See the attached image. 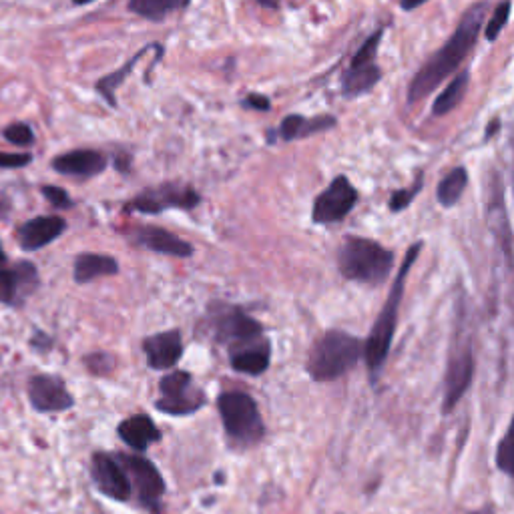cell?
Masks as SVG:
<instances>
[{"instance_id": "cell-7", "label": "cell", "mask_w": 514, "mask_h": 514, "mask_svg": "<svg viewBox=\"0 0 514 514\" xmlns=\"http://www.w3.org/2000/svg\"><path fill=\"white\" fill-rule=\"evenodd\" d=\"M119 464L123 466V470L129 478V484L133 482L139 502L147 510L157 514L161 510V496H163V490H165V484H163V478H161L159 470L143 456L121 454Z\"/></svg>"}, {"instance_id": "cell-19", "label": "cell", "mask_w": 514, "mask_h": 514, "mask_svg": "<svg viewBox=\"0 0 514 514\" xmlns=\"http://www.w3.org/2000/svg\"><path fill=\"white\" fill-rule=\"evenodd\" d=\"M107 167V157L99 151L91 149H79L69 151L65 155H59L53 159V169L61 175H73V177H93L103 173Z\"/></svg>"}, {"instance_id": "cell-3", "label": "cell", "mask_w": 514, "mask_h": 514, "mask_svg": "<svg viewBox=\"0 0 514 514\" xmlns=\"http://www.w3.org/2000/svg\"><path fill=\"white\" fill-rule=\"evenodd\" d=\"M394 266V253L374 239L346 237L338 251V268L346 280L380 286Z\"/></svg>"}, {"instance_id": "cell-38", "label": "cell", "mask_w": 514, "mask_h": 514, "mask_svg": "<svg viewBox=\"0 0 514 514\" xmlns=\"http://www.w3.org/2000/svg\"><path fill=\"white\" fill-rule=\"evenodd\" d=\"M89 3H93V0H73V5H77V7H83V5H89Z\"/></svg>"}, {"instance_id": "cell-6", "label": "cell", "mask_w": 514, "mask_h": 514, "mask_svg": "<svg viewBox=\"0 0 514 514\" xmlns=\"http://www.w3.org/2000/svg\"><path fill=\"white\" fill-rule=\"evenodd\" d=\"M161 398L157 410L171 416H185L197 412L205 404L201 390L193 386V380L187 372H173L159 382Z\"/></svg>"}, {"instance_id": "cell-8", "label": "cell", "mask_w": 514, "mask_h": 514, "mask_svg": "<svg viewBox=\"0 0 514 514\" xmlns=\"http://www.w3.org/2000/svg\"><path fill=\"white\" fill-rule=\"evenodd\" d=\"M356 201H358V191L348 181V177L340 175L328 185V189L324 193L318 195V199L314 203V211H312L314 221L322 223V225L336 223L354 209Z\"/></svg>"}, {"instance_id": "cell-9", "label": "cell", "mask_w": 514, "mask_h": 514, "mask_svg": "<svg viewBox=\"0 0 514 514\" xmlns=\"http://www.w3.org/2000/svg\"><path fill=\"white\" fill-rule=\"evenodd\" d=\"M199 203V195L187 187V185H177V183H165L157 189H147L141 195H137L129 209L131 211H141V213H159L171 207L179 209H191Z\"/></svg>"}, {"instance_id": "cell-23", "label": "cell", "mask_w": 514, "mask_h": 514, "mask_svg": "<svg viewBox=\"0 0 514 514\" xmlns=\"http://www.w3.org/2000/svg\"><path fill=\"white\" fill-rule=\"evenodd\" d=\"M336 127V119L334 117H302V115H290L282 121L280 133L286 141H296V139H304L310 137L314 133H322Z\"/></svg>"}, {"instance_id": "cell-35", "label": "cell", "mask_w": 514, "mask_h": 514, "mask_svg": "<svg viewBox=\"0 0 514 514\" xmlns=\"http://www.w3.org/2000/svg\"><path fill=\"white\" fill-rule=\"evenodd\" d=\"M243 105L249 107V109H257V111H270V99L264 97V95L251 93V95H247V99L243 101Z\"/></svg>"}, {"instance_id": "cell-15", "label": "cell", "mask_w": 514, "mask_h": 514, "mask_svg": "<svg viewBox=\"0 0 514 514\" xmlns=\"http://www.w3.org/2000/svg\"><path fill=\"white\" fill-rule=\"evenodd\" d=\"M215 336L221 342L237 344L243 340H251L262 336V326L257 324L253 318H249L247 314H243L237 308H229L225 306L217 316H215Z\"/></svg>"}, {"instance_id": "cell-4", "label": "cell", "mask_w": 514, "mask_h": 514, "mask_svg": "<svg viewBox=\"0 0 514 514\" xmlns=\"http://www.w3.org/2000/svg\"><path fill=\"white\" fill-rule=\"evenodd\" d=\"M362 354L364 346L356 336L332 330L316 342L308 360V372L318 382H330L354 368Z\"/></svg>"}, {"instance_id": "cell-37", "label": "cell", "mask_w": 514, "mask_h": 514, "mask_svg": "<svg viewBox=\"0 0 514 514\" xmlns=\"http://www.w3.org/2000/svg\"><path fill=\"white\" fill-rule=\"evenodd\" d=\"M5 264H7V255L3 251V245H0V266H5Z\"/></svg>"}, {"instance_id": "cell-28", "label": "cell", "mask_w": 514, "mask_h": 514, "mask_svg": "<svg viewBox=\"0 0 514 514\" xmlns=\"http://www.w3.org/2000/svg\"><path fill=\"white\" fill-rule=\"evenodd\" d=\"M508 17H510V3H508V0H504L502 5L496 7L492 19L488 21V25H486V29H484V37H486L488 43H494V41L498 39V35L502 33V29H504Z\"/></svg>"}, {"instance_id": "cell-26", "label": "cell", "mask_w": 514, "mask_h": 514, "mask_svg": "<svg viewBox=\"0 0 514 514\" xmlns=\"http://www.w3.org/2000/svg\"><path fill=\"white\" fill-rule=\"evenodd\" d=\"M466 183H468V173L464 167H456L452 169L438 185V191H436V197L440 201V205L444 207H452L456 205V201L460 199V195L464 193L466 189Z\"/></svg>"}, {"instance_id": "cell-5", "label": "cell", "mask_w": 514, "mask_h": 514, "mask_svg": "<svg viewBox=\"0 0 514 514\" xmlns=\"http://www.w3.org/2000/svg\"><path fill=\"white\" fill-rule=\"evenodd\" d=\"M219 414L225 432L237 444L251 446L262 440L264 424L251 396L243 392H227L219 396Z\"/></svg>"}, {"instance_id": "cell-25", "label": "cell", "mask_w": 514, "mask_h": 514, "mask_svg": "<svg viewBox=\"0 0 514 514\" xmlns=\"http://www.w3.org/2000/svg\"><path fill=\"white\" fill-rule=\"evenodd\" d=\"M468 83H470V75L468 73H458L450 81V85L436 97L434 107H432V115L434 117H444L450 111H454L460 105V101L464 99Z\"/></svg>"}, {"instance_id": "cell-29", "label": "cell", "mask_w": 514, "mask_h": 514, "mask_svg": "<svg viewBox=\"0 0 514 514\" xmlns=\"http://www.w3.org/2000/svg\"><path fill=\"white\" fill-rule=\"evenodd\" d=\"M422 181H424V175L420 173L418 175V179L414 181V185L410 187V189H398V191H394V195H392V199H390V209L392 211H402V209H406L412 201H414V197L422 191Z\"/></svg>"}, {"instance_id": "cell-18", "label": "cell", "mask_w": 514, "mask_h": 514, "mask_svg": "<svg viewBox=\"0 0 514 514\" xmlns=\"http://www.w3.org/2000/svg\"><path fill=\"white\" fill-rule=\"evenodd\" d=\"M143 352H145L147 364L151 368L169 370L181 358V352H183L181 334L177 330L155 334L143 342Z\"/></svg>"}, {"instance_id": "cell-24", "label": "cell", "mask_w": 514, "mask_h": 514, "mask_svg": "<svg viewBox=\"0 0 514 514\" xmlns=\"http://www.w3.org/2000/svg\"><path fill=\"white\" fill-rule=\"evenodd\" d=\"M191 0H129V11L147 21H165L169 15L185 9Z\"/></svg>"}, {"instance_id": "cell-17", "label": "cell", "mask_w": 514, "mask_h": 514, "mask_svg": "<svg viewBox=\"0 0 514 514\" xmlns=\"http://www.w3.org/2000/svg\"><path fill=\"white\" fill-rule=\"evenodd\" d=\"M135 243L163 255H173V257H189L193 255V245L187 243L185 239L173 235L167 229L145 225L133 233Z\"/></svg>"}, {"instance_id": "cell-13", "label": "cell", "mask_w": 514, "mask_h": 514, "mask_svg": "<svg viewBox=\"0 0 514 514\" xmlns=\"http://www.w3.org/2000/svg\"><path fill=\"white\" fill-rule=\"evenodd\" d=\"M272 358V346L264 336L243 340L229 346L231 366L249 376H260L268 370Z\"/></svg>"}, {"instance_id": "cell-34", "label": "cell", "mask_w": 514, "mask_h": 514, "mask_svg": "<svg viewBox=\"0 0 514 514\" xmlns=\"http://www.w3.org/2000/svg\"><path fill=\"white\" fill-rule=\"evenodd\" d=\"M33 161L31 153H0V167L3 169H19Z\"/></svg>"}, {"instance_id": "cell-10", "label": "cell", "mask_w": 514, "mask_h": 514, "mask_svg": "<svg viewBox=\"0 0 514 514\" xmlns=\"http://www.w3.org/2000/svg\"><path fill=\"white\" fill-rule=\"evenodd\" d=\"M472 372H474L472 350H470V344L464 342L450 354V360H448L446 382H444V412H450L464 396V392L470 386Z\"/></svg>"}, {"instance_id": "cell-12", "label": "cell", "mask_w": 514, "mask_h": 514, "mask_svg": "<svg viewBox=\"0 0 514 514\" xmlns=\"http://www.w3.org/2000/svg\"><path fill=\"white\" fill-rule=\"evenodd\" d=\"M39 288V272L31 262L0 270V302L21 306Z\"/></svg>"}, {"instance_id": "cell-21", "label": "cell", "mask_w": 514, "mask_h": 514, "mask_svg": "<svg viewBox=\"0 0 514 514\" xmlns=\"http://www.w3.org/2000/svg\"><path fill=\"white\" fill-rule=\"evenodd\" d=\"M115 274H119V264L109 255L83 253L77 257V262H75V282L77 284H89L97 278L115 276Z\"/></svg>"}, {"instance_id": "cell-2", "label": "cell", "mask_w": 514, "mask_h": 514, "mask_svg": "<svg viewBox=\"0 0 514 514\" xmlns=\"http://www.w3.org/2000/svg\"><path fill=\"white\" fill-rule=\"evenodd\" d=\"M420 249H422V243H414L408 253H406V260L396 276V282L390 290V296L372 328V334L364 346V354H366V362H368V370H370V376L372 380L378 378L386 358H388V352H390V346H392V338H394V332H396V322H398V310H400V304H402V296H404V288H406V278L414 266V262L418 260L420 255Z\"/></svg>"}, {"instance_id": "cell-27", "label": "cell", "mask_w": 514, "mask_h": 514, "mask_svg": "<svg viewBox=\"0 0 514 514\" xmlns=\"http://www.w3.org/2000/svg\"><path fill=\"white\" fill-rule=\"evenodd\" d=\"M145 53H147V49L141 51V53H137L127 65H123V67L117 69L115 73H111V75H107V77H103V79L97 81V91L105 97V101H107L111 107H117V97H115L117 89H119L121 83L131 75V71L135 69V65L139 63V59H141Z\"/></svg>"}, {"instance_id": "cell-11", "label": "cell", "mask_w": 514, "mask_h": 514, "mask_svg": "<svg viewBox=\"0 0 514 514\" xmlns=\"http://www.w3.org/2000/svg\"><path fill=\"white\" fill-rule=\"evenodd\" d=\"M29 398L35 410L39 412H65L73 408L75 400L67 390L65 382L57 376L39 374L29 382Z\"/></svg>"}, {"instance_id": "cell-22", "label": "cell", "mask_w": 514, "mask_h": 514, "mask_svg": "<svg viewBox=\"0 0 514 514\" xmlns=\"http://www.w3.org/2000/svg\"><path fill=\"white\" fill-rule=\"evenodd\" d=\"M380 79H382V73H380V67H378L376 63L350 67V69L344 73V79H342V93H344V97H348V99L366 95V93H370V91L374 89V85H376Z\"/></svg>"}, {"instance_id": "cell-16", "label": "cell", "mask_w": 514, "mask_h": 514, "mask_svg": "<svg viewBox=\"0 0 514 514\" xmlns=\"http://www.w3.org/2000/svg\"><path fill=\"white\" fill-rule=\"evenodd\" d=\"M67 229V221L57 215H43L27 221L19 231V243L27 251H37L57 237H61Z\"/></svg>"}, {"instance_id": "cell-31", "label": "cell", "mask_w": 514, "mask_h": 514, "mask_svg": "<svg viewBox=\"0 0 514 514\" xmlns=\"http://www.w3.org/2000/svg\"><path fill=\"white\" fill-rule=\"evenodd\" d=\"M512 430H508L502 438V442L498 444V452H496V464L502 472L512 474Z\"/></svg>"}, {"instance_id": "cell-36", "label": "cell", "mask_w": 514, "mask_h": 514, "mask_svg": "<svg viewBox=\"0 0 514 514\" xmlns=\"http://www.w3.org/2000/svg\"><path fill=\"white\" fill-rule=\"evenodd\" d=\"M424 3H428V0H400V7H402L404 11H414V9L422 7Z\"/></svg>"}, {"instance_id": "cell-1", "label": "cell", "mask_w": 514, "mask_h": 514, "mask_svg": "<svg viewBox=\"0 0 514 514\" xmlns=\"http://www.w3.org/2000/svg\"><path fill=\"white\" fill-rule=\"evenodd\" d=\"M486 17V5L478 3L474 5L456 27L454 35L448 39V43L436 51L414 75L410 89H408V101L418 103L424 97H428L446 77H450L466 59V55L472 51V47L478 41L482 23Z\"/></svg>"}, {"instance_id": "cell-33", "label": "cell", "mask_w": 514, "mask_h": 514, "mask_svg": "<svg viewBox=\"0 0 514 514\" xmlns=\"http://www.w3.org/2000/svg\"><path fill=\"white\" fill-rule=\"evenodd\" d=\"M87 366L95 374H109L113 370V366H115V360L109 354L99 352V354H93V356L87 358Z\"/></svg>"}, {"instance_id": "cell-20", "label": "cell", "mask_w": 514, "mask_h": 514, "mask_svg": "<svg viewBox=\"0 0 514 514\" xmlns=\"http://www.w3.org/2000/svg\"><path fill=\"white\" fill-rule=\"evenodd\" d=\"M119 436L127 446L141 452V450H147L153 442H157L161 438V432L157 430L155 422L147 414H137L121 422Z\"/></svg>"}, {"instance_id": "cell-14", "label": "cell", "mask_w": 514, "mask_h": 514, "mask_svg": "<svg viewBox=\"0 0 514 514\" xmlns=\"http://www.w3.org/2000/svg\"><path fill=\"white\" fill-rule=\"evenodd\" d=\"M91 474L95 480V486L113 500H127L131 496V484L123 470V466L109 454H95L91 464Z\"/></svg>"}, {"instance_id": "cell-32", "label": "cell", "mask_w": 514, "mask_h": 514, "mask_svg": "<svg viewBox=\"0 0 514 514\" xmlns=\"http://www.w3.org/2000/svg\"><path fill=\"white\" fill-rule=\"evenodd\" d=\"M41 193L47 197V201L59 209H69L73 207V199L71 195L63 189V187H57V185H45L41 189Z\"/></svg>"}, {"instance_id": "cell-30", "label": "cell", "mask_w": 514, "mask_h": 514, "mask_svg": "<svg viewBox=\"0 0 514 514\" xmlns=\"http://www.w3.org/2000/svg\"><path fill=\"white\" fill-rule=\"evenodd\" d=\"M5 139L13 145L27 147V145L35 143V133L27 123H13L5 129Z\"/></svg>"}]
</instances>
